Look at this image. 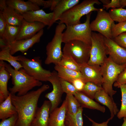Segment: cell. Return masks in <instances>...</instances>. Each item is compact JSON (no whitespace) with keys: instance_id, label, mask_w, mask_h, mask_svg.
<instances>
[{"instance_id":"obj_1","label":"cell","mask_w":126,"mask_h":126,"mask_svg":"<svg viewBox=\"0 0 126 126\" xmlns=\"http://www.w3.org/2000/svg\"><path fill=\"white\" fill-rule=\"evenodd\" d=\"M49 88L48 85L44 84L37 90L29 92L24 95L11 94L12 103L17 112V126H30L38 108L40 97Z\"/></svg>"},{"instance_id":"obj_2","label":"cell","mask_w":126,"mask_h":126,"mask_svg":"<svg viewBox=\"0 0 126 126\" xmlns=\"http://www.w3.org/2000/svg\"><path fill=\"white\" fill-rule=\"evenodd\" d=\"M4 63L6 70L11 77L13 86L9 89L11 94H15L17 93L18 96L24 95L33 88L42 85L41 81L30 76L23 68L16 70L13 68L10 64L4 62Z\"/></svg>"},{"instance_id":"obj_3","label":"cell","mask_w":126,"mask_h":126,"mask_svg":"<svg viewBox=\"0 0 126 126\" xmlns=\"http://www.w3.org/2000/svg\"><path fill=\"white\" fill-rule=\"evenodd\" d=\"M101 4L98 0H84L63 14L59 18V23L64 24L66 26L81 23L80 20L82 16L92 11H97L99 9L95 7L94 5Z\"/></svg>"},{"instance_id":"obj_4","label":"cell","mask_w":126,"mask_h":126,"mask_svg":"<svg viewBox=\"0 0 126 126\" xmlns=\"http://www.w3.org/2000/svg\"><path fill=\"white\" fill-rule=\"evenodd\" d=\"M100 66L102 77V87L107 93L112 97L116 92L113 90V85L119 75L126 67V64H116L108 56Z\"/></svg>"},{"instance_id":"obj_5","label":"cell","mask_w":126,"mask_h":126,"mask_svg":"<svg viewBox=\"0 0 126 126\" xmlns=\"http://www.w3.org/2000/svg\"><path fill=\"white\" fill-rule=\"evenodd\" d=\"M92 12L86 15V20L84 23L67 26L63 33L62 42L65 43L72 40L80 41L91 45L92 31L90 28V19Z\"/></svg>"},{"instance_id":"obj_6","label":"cell","mask_w":126,"mask_h":126,"mask_svg":"<svg viewBox=\"0 0 126 126\" xmlns=\"http://www.w3.org/2000/svg\"><path fill=\"white\" fill-rule=\"evenodd\" d=\"M64 24L59 23L56 28L55 33L52 40L46 47V57L45 63L46 65L51 63L58 64L63 55L61 49L63 32L66 28Z\"/></svg>"},{"instance_id":"obj_7","label":"cell","mask_w":126,"mask_h":126,"mask_svg":"<svg viewBox=\"0 0 126 126\" xmlns=\"http://www.w3.org/2000/svg\"><path fill=\"white\" fill-rule=\"evenodd\" d=\"M18 57L19 61L29 75L41 82L48 81L52 72L42 67V60L39 57H35L32 59L21 55L18 56Z\"/></svg>"},{"instance_id":"obj_8","label":"cell","mask_w":126,"mask_h":126,"mask_svg":"<svg viewBox=\"0 0 126 126\" xmlns=\"http://www.w3.org/2000/svg\"><path fill=\"white\" fill-rule=\"evenodd\" d=\"M65 44L63 54L70 56L79 65L88 63L91 45L77 40H71Z\"/></svg>"},{"instance_id":"obj_9","label":"cell","mask_w":126,"mask_h":126,"mask_svg":"<svg viewBox=\"0 0 126 126\" xmlns=\"http://www.w3.org/2000/svg\"><path fill=\"white\" fill-rule=\"evenodd\" d=\"M91 40L90 58L87 64L101 66L107 57L104 36L99 33L92 32Z\"/></svg>"},{"instance_id":"obj_10","label":"cell","mask_w":126,"mask_h":126,"mask_svg":"<svg viewBox=\"0 0 126 126\" xmlns=\"http://www.w3.org/2000/svg\"><path fill=\"white\" fill-rule=\"evenodd\" d=\"M97 12L95 19L90 23L91 31L98 32L105 37L112 39L111 28L114 21L109 13L103 9H99Z\"/></svg>"},{"instance_id":"obj_11","label":"cell","mask_w":126,"mask_h":126,"mask_svg":"<svg viewBox=\"0 0 126 126\" xmlns=\"http://www.w3.org/2000/svg\"><path fill=\"white\" fill-rule=\"evenodd\" d=\"M48 81L52 84L53 89L51 92L46 94L45 97L48 99L51 103V113L58 107L61 101L62 96L64 92L61 88L60 78L56 71L53 70L52 72Z\"/></svg>"},{"instance_id":"obj_12","label":"cell","mask_w":126,"mask_h":126,"mask_svg":"<svg viewBox=\"0 0 126 126\" xmlns=\"http://www.w3.org/2000/svg\"><path fill=\"white\" fill-rule=\"evenodd\" d=\"M107 55L115 63L121 65L126 64V49L117 44L112 39L104 37Z\"/></svg>"},{"instance_id":"obj_13","label":"cell","mask_w":126,"mask_h":126,"mask_svg":"<svg viewBox=\"0 0 126 126\" xmlns=\"http://www.w3.org/2000/svg\"><path fill=\"white\" fill-rule=\"evenodd\" d=\"M80 65V72L85 83L91 82L102 87V77L100 66L89 65L87 63Z\"/></svg>"},{"instance_id":"obj_14","label":"cell","mask_w":126,"mask_h":126,"mask_svg":"<svg viewBox=\"0 0 126 126\" xmlns=\"http://www.w3.org/2000/svg\"><path fill=\"white\" fill-rule=\"evenodd\" d=\"M44 33L42 29L32 37L28 39L16 40L9 46L10 54L13 55L18 52L23 53L35 43L39 42Z\"/></svg>"},{"instance_id":"obj_15","label":"cell","mask_w":126,"mask_h":126,"mask_svg":"<svg viewBox=\"0 0 126 126\" xmlns=\"http://www.w3.org/2000/svg\"><path fill=\"white\" fill-rule=\"evenodd\" d=\"M23 19L29 22H39L48 26V29L52 26L53 13V12L47 13L42 9L26 12L22 15Z\"/></svg>"},{"instance_id":"obj_16","label":"cell","mask_w":126,"mask_h":126,"mask_svg":"<svg viewBox=\"0 0 126 126\" xmlns=\"http://www.w3.org/2000/svg\"><path fill=\"white\" fill-rule=\"evenodd\" d=\"M51 107L50 101H45L38 107L30 126H49Z\"/></svg>"},{"instance_id":"obj_17","label":"cell","mask_w":126,"mask_h":126,"mask_svg":"<svg viewBox=\"0 0 126 126\" xmlns=\"http://www.w3.org/2000/svg\"><path fill=\"white\" fill-rule=\"evenodd\" d=\"M45 26L43 24L40 22H29L24 19L16 40L30 38Z\"/></svg>"},{"instance_id":"obj_18","label":"cell","mask_w":126,"mask_h":126,"mask_svg":"<svg viewBox=\"0 0 126 126\" xmlns=\"http://www.w3.org/2000/svg\"><path fill=\"white\" fill-rule=\"evenodd\" d=\"M67 106V102L65 99L60 106L56 108L50 113L49 126H65Z\"/></svg>"},{"instance_id":"obj_19","label":"cell","mask_w":126,"mask_h":126,"mask_svg":"<svg viewBox=\"0 0 126 126\" xmlns=\"http://www.w3.org/2000/svg\"><path fill=\"white\" fill-rule=\"evenodd\" d=\"M94 99L97 102L106 106L109 109L111 113V120L119 112L116 104L112 97H111L103 89L96 93Z\"/></svg>"},{"instance_id":"obj_20","label":"cell","mask_w":126,"mask_h":126,"mask_svg":"<svg viewBox=\"0 0 126 126\" xmlns=\"http://www.w3.org/2000/svg\"><path fill=\"white\" fill-rule=\"evenodd\" d=\"M6 3L7 6L13 8L21 15L28 11L40 9L39 6L30 0L26 1L21 0H6Z\"/></svg>"},{"instance_id":"obj_21","label":"cell","mask_w":126,"mask_h":126,"mask_svg":"<svg viewBox=\"0 0 126 126\" xmlns=\"http://www.w3.org/2000/svg\"><path fill=\"white\" fill-rule=\"evenodd\" d=\"M4 63V61H0V103L4 101L10 94L7 89V85L11 77L5 68Z\"/></svg>"},{"instance_id":"obj_22","label":"cell","mask_w":126,"mask_h":126,"mask_svg":"<svg viewBox=\"0 0 126 126\" xmlns=\"http://www.w3.org/2000/svg\"><path fill=\"white\" fill-rule=\"evenodd\" d=\"M74 95L83 108L96 109L103 113L105 112V108L104 106H101L82 92L78 91Z\"/></svg>"},{"instance_id":"obj_23","label":"cell","mask_w":126,"mask_h":126,"mask_svg":"<svg viewBox=\"0 0 126 126\" xmlns=\"http://www.w3.org/2000/svg\"><path fill=\"white\" fill-rule=\"evenodd\" d=\"M79 1V0H60L53 10L52 25L56 21L59 20L63 14L77 4Z\"/></svg>"},{"instance_id":"obj_24","label":"cell","mask_w":126,"mask_h":126,"mask_svg":"<svg viewBox=\"0 0 126 126\" xmlns=\"http://www.w3.org/2000/svg\"><path fill=\"white\" fill-rule=\"evenodd\" d=\"M54 69L60 78L71 84L74 80L77 79H81L84 80L80 72L72 70L58 64L55 65Z\"/></svg>"},{"instance_id":"obj_25","label":"cell","mask_w":126,"mask_h":126,"mask_svg":"<svg viewBox=\"0 0 126 126\" xmlns=\"http://www.w3.org/2000/svg\"><path fill=\"white\" fill-rule=\"evenodd\" d=\"M1 11L7 24L13 26H21L24 20L23 17L13 8L7 6L3 11Z\"/></svg>"},{"instance_id":"obj_26","label":"cell","mask_w":126,"mask_h":126,"mask_svg":"<svg viewBox=\"0 0 126 126\" xmlns=\"http://www.w3.org/2000/svg\"><path fill=\"white\" fill-rule=\"evenodd\" d=\"M17 114L15 107L13 105L10 93L8 97L0 104V119L9 118Z\"/></svg>"},{"instance_id":"obj_27","label":"cell","mask_w":126,"mask_h":126,"mask_svg":"<svg viewBox=\"0 0 126 126\" xmlns=\"http://www.w3.org/2000/svg\"><path fill=\"white\" fill-rule=\"evenodd\" d=\"M0 52V60L6 61L9 63L14 69L18 70L23 68V67L19 62L18 56H14L10 53L9 46H7L1 48Z\"/></svg>"},{"instance_id":"obj_28","label":"cell","mask_w":126,"mask_h":126,"mask_svg":"<svg viewBox=\"0 0 126 126\" xmlns=\"http://www.w3.org/2000/svg\"><path fill=\"white\" fill-rule=\"evenodd\" d=\"M21 26H15L7 24L5 31L2 38L6 44L9 46L16 40Z\"/></svg>"},{"instance_id":"obj_29","label":"cell","mask_w":126,"mask_h":126,"mask_svg":"<svg viewBox=\"0 0 126 126\" xmlns=\"http://www.w3.org/2000/svg\"><path fill=\"white\" fill-rule=\"evenodd\" d=\"M83 108L81 106L75 114L67 113L65 122V126H83Z\"/></svg>"},{"instance_id":"obj_30","label":"cell","mask_w":126,"mask_h":126,"mask_svg":"<svg viewBox=\"0 0 126 126\" xmlns=\"http://www.w3.org/2000/svg\"><path fill=\"white\" fill-rule=\"evenodd\" d=\"M58 64L72 70L80 72V65L72 57L68 55L63 54L62 58Z\"/></svg>"},{"instance_id":"obj_31","label":"cell","mask_w":126,"mask_h":126,"mask_svg":"<svg viewBox=\"0 0 126 126\" xmlns=\"http://www.w3.org/2000/svg\"><path fill=\"white\" fill-rule=\"evenodd\" d=\"M65 99L67 103V113L72 114H76L81 106L74 96L66 94Z\"/></svg>"},{"instance_id":"obj_32","label":"cell","mask_w":126,"mask_h":126,"mask_svg":"<svg viewBox=\"0 0 126 126\" xmlns=\"http://www.w3.org/2000/svg\"><path fill=\"white\" fill-rule=\"evenodd\" d=\"M111 18L114 21L118 22L126 21V9L123 8H112L109 11Z\"/></svg>"},{"instance_id":"obj_33","label":"cell","mask_w":126,"mask_h":126,"mask_svg":"<svg viewBox=\"0 0 126 126\" xmlns=\"http://www.w3.org/2000/svg\"><path fill=\"white\" fill-rule=\"evenodd\" d=\"M103 89L102 87L98 86L93 83L88 82L86 83L82 92L90 98L93 99L96 93Z\"/></svg>"},{"instance_id":"obj_34","label":"cell","mask_w":126,"mask_h":126,"mask_svg":"<svg viewBox=\"0 0 126 126\" xmlns=\"http://www.w3.org/2000/svg\"><path fill=\"white\" fill-rule=\"evenodd\" d=\"M119 88L121 93V104L120 110L117 114V117L121 119L126 118V84L121 85Z\"/></svg>"},{"instance_id":"obj_35","label":"cell","mask_w":126,"mask_h":126,"mask_svg":"<svg viewBox=\"0 0 126 126\" xmlns=\"http://www.w3.org/2000/svg\"><path fill=\"white\" fill-rule=\"evenodd\" d=\"M111 31L112 39L122 33L126 32V21L119 22L116 24L113 22L111 25Z\"/></svg>"},{"instance_id":"obj_36","label":"cell","mask_w":126,"mask_h":126,"mask_svg":"<svg viewBox=\"0 0 126 126\" xmlns=\"http://www.w3.org/2000/svg\"><path fill=\"white\" fill-rule=\"evenodd\" d=\"M60 83L62 90L66 94L74 95L78 91L71 83L60 78Z\"/></svg>"},{"instance_id":"obj_37","label":"cell","mask_w":126,"mask_h":126,"mask_svg":"<svg viewBox=\"0 0 126 126\" xmlns=\"http://www.w3.org/2000/svg\"><path fill=\"white\" fill-rule=\"evenodd\" d=\"M17 114L7 119L2 120L0 122V126H17Z\"/></svg>"},{"instance_id":"obj_38","label":"cell","mask_w":126,"mask_h":126,"mask_svg":"<svg viewBox=\"0 0 126 126\" xmlns=\"http://www.w3.org/2000/svg\"><path fill=\"white\" fill-rule=\"evenodd\" d=\"M125 84H126V67L119 75L113 85L119 88L121 85Z\"/></svg>"},{"instance_id":"obj_39","label":"cell","mask_w":126,"mask_h":126,"mask_svg":"<svg viewBox=\"0 0 126 126\" xmlns=\"http://www.w3.org/2000/svg\"><path fill=\"white\" fill-rule=\"evenodd\" d=\"M112 39L119 46L126 49V32L121 34Z\"/></svg>"},{"instance_id":"obj_40","label":"cell","mask_w":126,"mask_h":126,"mask_svg":"<svg viewBox=\"0 0 126 126\" xmlns=\"http://www.w3.org/2000/svg\"><path fill=\"white\" fill-rule=\"evenodd\" d=\"M71 84L78 91H82L86 83L82 79H77L74 80Z\"/></svg>"},{"instance_id":"obj_41","label":"cell","mask_w":126,"mask_h":126,"mask_svg":"<svg viewBox=\"0 0 126 126\" xmlns=\"http://www.w3.org/2000/svg\"><path fill=\"white\" fill-rule=\"evenodd\" d=\"M7 24L6 20L2 12L0 11V38H2L4 34Z\"/></svg>"},{"instance_id":"obj_42","label":"cell","mask_w":126,"mask_h":126,"mask_svg":"<svg viewBox=\"0 0 126 126\" xmlns=\"http://www.w3.org/2000/svg\"><path fill=\"white\" fill-rule=\"evenodd\" d=\"M104 8L106 10L109 8H121L120 0H111L110 3L106 5H103Z\"/></svg>"},{"instance_id":"obj_43","label":"cell","mask_w":126,"mask_h":126,"mask_svg":"<svg viewBox=\"0 0 126 126\" xmlns=\"http://www.w3.org/2000/svg\"><path fill=\"white\" fill-rule=\"evenodd\" d=\"M60 0H50L45 1L43 8H50L51 11H53L54 8L60 1Z\"/></svg>"},{"instance_id":"obj_44","label":"cell","mask_w":126,"mask_h":126,"mask_svg":"<svg viewBox=\"0 0 126 126\" xmlns=\"http://www.w3.org/2000/svg\"><path fill=\"white\" fill-rule=\"evenodd\" d=\"M86 116L92 123V126H108V124L109 121L111 120L110 118L105 122H104L101 123H98L95 122L90 118Z\"/></svg>"},{"instance_id":"obj_45","label":"cell","mask_w":126,"mask_h":126,"mask_svg":"<svg viewBox=\"0 0 126 126\" xmlns=\"http://www.w3.org/2000/svg\"><path fill=\"white\" fill-rule=\"evenodd\" d=\"M34 4L39 6H44L45 1L43 0H30Z\"/></svg>"},{"instance_id":"obj_46","label":"cell","mask_w":126,"mask_h":126,"mask_svg":"<svg viewBox=\"0 0 126 126\" xmlns=\"http://www.w3.org/2000/svg\"><path fill=\"white\" fill-rule=\"evenodd\" d=\"M7 6L6 0H0V11H3Z\"/></svg>"},{"instance_id":"obj_47","label":"cell","mask_w":126,"mask_h":126,"mask_svg":"<svg viewBox=\"0 0 126 126\" xmlns=\"http://www.w3.org/2000/svg\"><path fill=\"white\" fill-rule=\"evenodd\" d=\"M100 1L103 4V5H107L111 1L109 0H100Z\"/></svg>"},{"instance_id":"obj_48","label":"cell","mask_w":126,"mask_h":126,"mask_svg":"<svg viewBox=\"0 0 126 126\" xmlns=\"http://www.w3.org/2000/svg\"><path fill=\"white\" fill-rule=\"evenodd\" d=\"M120 2L122 8L126 6V0H121Z\"/></svg>"},{"instance_id":"obj_49","label":"cell","mask_w":126,"mask_h":126,"mask_svg":"<svg viewBox=\"0 0 126 126\" xmlns=\"http://www.w3.org/2000/svg\"><path fill=\"white\" fill-rule=\"evenodd\" d=\"M121 126H126V118H123V122Z\"/></svg>"}]
</instances>
